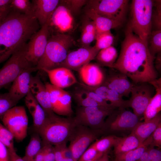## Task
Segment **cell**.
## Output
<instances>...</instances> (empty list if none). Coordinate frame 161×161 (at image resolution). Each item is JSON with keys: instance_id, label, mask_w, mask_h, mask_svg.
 <instances>
[{"instance_id": "obj_19", "label": "cell", "mask_w": 161, "mask_h": 161, "mask_svg": "<svg viewBox=\"0 0 161 161\" xmlns=\"http://www.w3.org/2000/svg\"><path fill=\"white\" fill-rule=\"evenodd\" d=\"M78 84L81 89L97 93L106 101L110 102V104L114 107L124 108L129 107V100H124L123 97L117 92L105 86L90 87L81 83Z\"/></svg>"}, {"instance_id": "obj_47", "label": "cell", "mask_w": 161, "mask_h": 161, "mask_svg": "<svg viewBox=\"0 0 161 161\" xmlns=\"http://www.w3.org/2000/svg\"><path fill=\"white\" fill-rule=\"evenodd\" d=\"M43 161H55L54 147L52 145L48 144Z\"/></svg>"}, {"instance_id": "obj_5", "label": "cell", "mask_w": 161, "mask_h": 161, "mask_svg": "<svg viewBox=\"0 0 161 161\" xmlns=\"http://www.w3.org/2000/svg\"><path fill=\"white\" fill-rule=\"evenodd\" d=\"M154 1L151 0H133L131 5V20L129 25L133 32L148 43L151 32Z\"/></svg>"}, {"instance_id": "obj_32", "label": "cell", "mask_w": 161, "mask_h": 161, "mask_svg": "<svg viewBox=\"0 0 161 161\" xmlns=\"http://www.w3.org/2000/svg\"><path fill=\"white\" fill-rule=\"evenodd\" d=\"M40 136L38 133L32 135L22 157L25 161H35V156L41 148Z\"/></svg>"}, {"instance_id": "obj_28", "label": "cell", "mask_w": 161, "mask_h": 161, "mask_svg": "<svg viewBox=\"0 0 161 161\" xmlns=\"http://www.w3.org/2000/svg\"><path fill=\"white\" fill-rule=\"evenodd\" d=\"M142 144L134 135L130 134L124 137H118L114 147L115 156L137 148Z\"/></svg>"}, {"instance_id": "obj_43", "label": "cell", "mask_w": 161, "mask_h": 161, "mask_svg": "<svg viewBox=\"0 0 161 161\" xmlns=\"http://www.w3.org/2000/svg\"><path fill=\"white\" fill-rule=\"evenodd\" d=\"M152 140L150 147H161V123L159 125L157 128L151 134Z\"/></svg>"}, {"instance_id": "obj_51", "label": "cell", "mask_w": 161, "mask_h": 161, "mask_svg": "<svg viewBox=\"0 0 161 161\" xmlns=\"http://www.w3.org/2000/svg\"><path fill=\"white\" fill-rule=\"evenodd\" d=\"M11 10V7L0 8V22L7 16Z\"/></svg>"}, {"instance_id": "obj_35", "label": "cell", "mask_w": 161, "mask_h": 161, "mask_svg": "<svg viewBox=\"0 0 161 161\" xmlns=\"http://www.w3.org/2000/svg\"><path fill=\"white\" fill-rule=\"evenodd\" d=\"M45 84L49 94L52 111L55 114L59 98L63 89L55 86L48 82H46Z\"/></svg>"}, {"instance_id": "obj_24", "label": "cell", "mask_w": 161, "mask_h": 161, "mask_svg": "<svg viewBox=\"0 0 161 161\" xmlns=\"http://www.w3.org/2000/svg\"><path fill=\"white\" fill-rule=\"evenodd\" d=\"M148 83L154 87L156 92L150 100L144 113V122L154 117L161 110V78H157Z\"/></svg>"}, {"instance_id": "obj_12", "label": "cell", "mask_w": 161, "mask_h": 161, "mask_svg": "<svg viewBox=\"0 0 161 161\" xmlns=\"http://www.w3.org/2000/svg\"><path fill=\"white\" fill-rule=\"evenodd\" d=\"M109 116L101 129L104 133L132 131L139 122V117L131 111L120 108Z\"/></svg>"}, {"instance_id": "obj_57", "label": "cell", "mask_w": 161, "mask_h": 161, "mask_svg": "<svg viewBox=\"0 0 161 161\" xmlns=\"http://www.w3.org/2000/svg\"><path fill=\"white\" fill-rule=\"evenodd\" d=\"M0 161H6L0 159Z\"/></svg>"}, {"instance_id": "obj_1", "label": "cell", "mask_w": 161, "mask_h": 161, "mask_svg": "<svg viewBox=\"0 0 161 161\" xmlns=\"http://www.w3.org/2000/svg\"><path fill=\"white\" fill-rule=\"evenodd\" d=\"M154 58L148 43L136 35L129 25L120 55L112 68L125 75L135 84L149 83L158 76L154 65Z\"/></svg>"}, {"instance_id": "obj_34", "label": "cell", "mask_w": 161, "mask_h": 161, "mask_svg": "<svg viewBox=\"0 0 161 161\" xmlns=\"http://www.w3.org/2000/svg\"><path fill=\"white\" fill-rule=\"evenodd\" d=\"M95 46L99 50L112 46L114 36L110 31L97 33Z\"/></svg>"}, {"instance_id": "obj_2", "label": "cell", "mask_w": 161, "mask_h": 161, "mask_svg": "<svg viewBox=\"0 0 161 161\" xmlns=\"http://www.w3.org/2000/svg\"><path fill=\"white\" fill-rule=\"evenodd\" d=\"M40 26L33 15L21 13L11 8L0 22V64L27 43Z\"/></svg>"}, {"instance_id": "obj_45", "label": "cell", "mask_w": 161, "mask_h": 161, "mask_svg": "<svg viewBox=\"0 0 161 161\" xmlns=\"http://www.w3.org/2000/svg\"><path fill=\"white\" fill-rule=\"evenodd\" d=\"M161 1H157L156 4L157 9L155 14H154V20L155 25L157 28V30H161Z\"/></svg>"}, {"instance_id": "obj_4", "label": "cell", "mask_w": 161, "mask_h": 161, "mask_svg": "<svg viewBox=\"0 0 161 161\" xmlns=\"http://www.w3.org/2000/svg\"><path fill=\"white\" fill-rule=\"evenodd\" d=\"M76 125L74 118L61 117L54 113L47 115L38 133L44 144L55 146L66 143Z\"/></svg>"}, {"instance_id": "obj_41", "label": "cell", "mask_w": 161, "mask_h": 161, "mask_svg": "<svg viewBox=\"0 0 161 161\" xmlns=\"http://www.w3.org/2000/svg\"><path fill=\"white\" fill-rule=\"evenodd\" d=\"M98 153L94 143H93L84 152L77 161H88L95 157Z\"/></svg>"}, {"instance_id": "obj_6", "label": "cell", "mask_w": 161, "mask_h": 161, "mask_svg": "<svg viewBox=\"0 0 161 161\" xmlns=\"http://www.w3.org/2000/svg\"><path fill=\"white\" fill-rule=\"evenodd\" d=\"M103 134L101 129H93L76 124L68 140V149L74 161H77L91 143Z\"/></svg>"}, {"instance_id": "obj_20", "label": "cell", "mask_w": 161, "mask_h": 161, "mask_svg": "<svg viewBox=\"0 0 161 161\" xmlns=\"http://www.w3.org/2000/svg\"><path fill=\"white\" fill-rule=\"evenodd\" d=\"M125 75L119 72H112L105 78L102 85L116 91L123 97H128L133 83Z\"/></svg>"}, {"instance_id": "obj_55", "label": "cell", "mask_w": 161, "mask_h": 161, "mask_svg": "<svg viewBox=\"0 0 161 161\" xmlns=\"http://www.w3.org/2000/svg\"><path fill=\"white\" fill-rule=\"evenodd\" d=\"M159 55L158 57H157V65H156V68L157 69H158V70H160V66H161V64L160 62H161V56L160 54V53H159Z\"/></svg>"}, {"instance_id": "obj_53", "label": "cell", "mask_w": 161, "mask_h": 161, "mask_svg": "<svg viewBox=\"0 0 161 161\" xmlns=\"http://www.w3.org/2000/svg\"><path fill=\"white\" fill-rule=\"evenodd\" d=\"M11 1L12 0H0V8L10 7Z\"/></svg>"}, {"instance_id": "obj_27", "label": "cell", "mask_w": 161, "mask_h": 161, "mask_svg": "<svg viewBox=\"0 0 161 161\" xmlns=\"http://www.w3.org/2000/svg\"><path fill=\"white\" fill-rule=\"evenodd\" d=\"M82 23L81 32L80 39L81 47L90 46V44L95 40L97 30L93 21L85 15Z\"/></svg>"}, {"instance_id": "obj_16", "label": "cell", "mask_w": 161, "mask_h": 161, "mask_svg": "<svg viewBox=\"0 0 161 161\" xmlns=\"http://www.w3.org/2000/svg\"><path fill=\"white\" fill-rule=\"evenodd\" d=\"M30 90L32 96L44 110L47 115L54 113L52 110L48 91L45 84L42 82L40 78L39 73L35 76L32 75Z\"/></svg>"}, {"instance_id": "obj_13", "label": "cell", "mask_w": 161, "mask_h": 161, "mask_svg": "<svg viewBox=\"0 0 161 161\" xmlns=\"http://www.w3.org/2000/svg\"><path fill=\"white\" fill-rule=\"evenodd\" d=\"M50 34L47 22L33 33L26 44L27 59L36 66L43 56Z\"/></svg>"}, {"instance_id": "obj_50", "label": "cell", "mask_w": 161, "mask_h": 161, "mask_svg": "<svg viewBox=\"0 0 161 161\" xmlns=\"http://www.w3.org/2000/svg\"><path fill=\"white\" fill-rule=\"evenodd\" d=\"M9 161H25L18 155L15 149L8 150Z\"/></svg>"}, {"instance_id": "obj_54", "label": "cell", "mask_w": 161, "mask_h": 161, "mask_svg": "<svg viewBox=\"0 0 161 161\" xmlns=\"http://www.w3.org/2000/svg\"><path fill=\"white\" fill-rule=\"evenodd\" d=\"M108 152L104 153L102 156L96 161H109Z\"/></svg>"}, {"instance_id": "obj_18", "label": "cell", "mask_w": 161, "mask_h": 161, "mask_svg": "<svg viewBox=\"0 0 161 161\" xmlns=\"http://www.w3.org/2000/svg\"><path fill=\"white\" fill-rule=\"evenodd\" d=\"M48 75L50 83L61 89L69 87L76 83L77 81L71 70L61 67L47 70L44 69L41 72Z\"/></svg>"}, {"instance_id": "obj_26", "label": "cell", "mask_w": 161, "mask_h": 161, "mask_svg": "<svg viewBox=\"0 0 161 161\" xmlns=\"http://www.w3.org/2000/svg\"><path fill=\"white\" fill-rule=\"evenodd\" d=\"M85 15L94 23L97 33L110 31L111 29L119 27L122 24L101 16L92 8L87 6L85 10Z\"/></svg>"}, {"instance_id": "obj_33", "label": "cell", "mask_w": 161, "mask_h": 161, "mask_svg": "<svg viewBox=\"0 0 161 161\" xmlns=\"http://www.w3.org/2000/svg\"><path fill=\"white\" fill-rule=\"evenodd\" d=\"M118 137L109 135L97 140L94 143L98 152L104 153L108 152L114 146Z\"/></svg>"}, {"instance_id": "obj_40", "label": "cell", "mask_w": 161, "mask_h": 161, "mask_svg": "<svg viewBox=\"0 0 161 161\" xmlns=\"http://www.w3.org/2000/svg\"><path fill=\"white\" fill-rule=\"evenodd\" d=\"M14 139L12 133L0 123V140L6 146L8 150L15 149Z\"/></svg>"}, {"instance_id": "obj_8", "label": "cell", "mask_w": 161, "mask_h": 161, "mask_svg": "<svg viewBox=\"0 0 161 161\" xmlns=\"http://www.w3.org/2000/svg\"><path fill=\"white\" fill-rule=\"evenodd\" d=\"M116 108L113 106H80L77 110L74 119L76 124L93 129H100L103 126L106 117Z\"/></svg>"}, {"instance_id": "obj_29", "label": "cell", "mask_w": 161, "mask_h": 161, "mask_svg": "<svg viewBox=\"0 0 161 161\" xmlns=\"http://www.w3.org/2000/svg\"><path fill=\"white\" fill-rule=\"evenodd\" d=\"M152 140L151 135L138 147L124 153L115 155L114 161H136L150 145Z\"/></svg>"}, {"instance_id": "obj_11", "label": "cell", "mask_w": 161, "mask_h": 161, "mask_svg": "<svg viewBox=\"0 0 161 161\" xmlns=\"http://www.w3.org/2000/svg\"><path fill=\"white\" fill-rule=\"evenodd\" d=\"M128 2L127 0H93L88 1L86 4L87 7L99 14L122 23L125 18Z\"/></svg>"}, {"instance_id": "obj_42", "label": "cell", "mask_w": 161, "mask_h": 161, "mask_svg": "<svg viewBox=\"0 0 161 161\" xmlns=\"http://www.w3.org/2000/svg\"><path fill=\"white\" fill-rule=\"evenodd\" d=\"M72 13H77L82 7L86 4L87 1L80 0H65Z\"/></svg>"}, {"instance_id": "obj_37", "label": "cell", "mask_w": 161, "mask_h": 161, "mask_svg": "<svg viewBox=\"0 0 161 161\" xmlns=\"http://www.w3.org/2000/svg\"><path fill=\"white\" fill-rule=\"evenodd\" d=\"M150 46L149 49L151 55L154 57L155 54L161 52V30H157L151 32L149 37Z\"/></svg>"}, {"instance_id": "obj_3", "label": "cell", "mask_w": 161, "mask_h": 161, "mask_svg": "<svg viewBox=\"0 0 161 161\" xmlns=\"http://www.w3.org/2000/svg\"><path fill=\"white\" fill-rule=\"evenodd\" d=\"M74 42L72 37L67 34L50 35L44 52L35 66L37 70L41 72L59 67Z\"/></svg>"}, {"instance_id": "obj_56", "label": "cell", "mask_w": 161, "mask_h": 161, "mask_svg": "<svg viewBox=\"0 0 161 161\" xmlns=\"http://www.w3.org/2000/svg\"><path fill=\"white\" fill-rule=\"evenodd\" d=\"M103 154V153L98 152L95 157L88 161H96Z\"/></svg>"}, {"instance_id": "obj_25", "label": "cell", "mask_w": 161, "mask_h": 161, "mask_svg": "<svg viewBox=\"0 0 161 161\" xmlns=\"http://www.w3.org/2000/svg\"><path fill=\"white\" fill-rule=\"evenodd\" d=\"M161 123V115L160 113L156 116L146 121L139 122L131 131L133 134L142 144L151 136Z\"/></svg>"}, {"instance_id": "obj_10", "label": "cell", "mask_w": 161, "mask_h": 161, "mask_svg": "<svg viewBox=\"0 0 161 161\" xmlns=\"http://www.w3.org/2000/svg\"><path fill=\"white\" fill-rule=\"evenodd\" d=\"M47 22L50 35L66 34L73 29L75 24L73 14L65 0H60Z\"/></svg>"}, {"instance_id": "obj_30", "label": "cell", "mask_w": 161, "mask_h": 161, "mask_svg": "<svg viewBox=\"0 0 161 161\" xmlns=\"http://www.w3.org/2000/svg\"><path fill=\"white\" fill-rule=\"evenodd\" d=\"M117 56L116 49L112 45L100 50L95 58L100 64L112 68Z\"/></svg>"}, {"instance_id": "obj_14", "label": "cell", "mask_w": 161, "mask_h": 161, "mask_svg": "<svg viewBox=\"0 0 161 161\" xmlns=\"http://www.w3.org/2000/svg\"><path fill=\"white\" fill-rule=\"evenodd\" d=\"M148 83L133 84L131 91V97L129 100V106L133 113L138 117L143 115L149 102L152 97L153 89Z\"/></svg>"}, {"instance_id": "obj_52", "label": "cell", "mask_w": 161, "mask_h": 161, "mask_svg": "<svg viewBox=\"0 0 161 161\" xmlns=\"http://www.w3.org/2000/svg\"><path fill=\"white\" fill-rule=\"evenodd\" d=\"M136 161H151L149 154L147 149Z\"/></svg>"}, {"instance_id": "obj_38", "label": "cell", "mask_w": 161, "mask_h": 161, "mask_svg": "<svg viewBox=\"0 0 161 161\" xmlns=\"http://www.w3.org/2000/svg\"><path fill=\"white\" fill-rule=\"evenodd\" d=\"M74 97L76 102L81 106H103L89 97L81 89L75 92Z\"/></svg>"}, {"instance_id": "obj_44", "label": "cell", "mask_w": 161, "mask_h": 161, "mask_svg": "<svg viewBox=\"0 0 161 161\" xmlns=\"http://www.w3.org/2000/svg\"><path fill=\"white\" fill-rule=\"evenodd\" d=\"M81 89L89 97L93 99L101 105L106 107L113 106L110 103H108V102L104 100L99 95L95 92L82 89Z\"/></svg>"}, {"instance_id": "obj_15", "label": "cell", "mask_w": 161, "mask_h": 161, "mask_svg": "<svg viewBox=\"0 0 161 161\" xmlns=\"http://www.w3.org/2000/svg\"><path fill=\"white\" fill-rule=\"evenodd\" d=\"M99 51L95 46L81 47L68 53L59 67H64L71 70L78 71L83 66L95 59Z\"/></svg>"}, {"instance_id": "obj_21", "label": "cell", "mask_w": 161, "mask_h": 161, "mask_svg": "<svg viewBox=\"0 0 161 161\" xmlns=\"http://www.w3.org/2000/svg\"><path fill=\"white\" fill-rule=\"evenodd\" d=\"M78 71L83 83L89 86L102 85L105 78L103 72L96 64L89 63L83 66Z\"/></svg>"}, {"instance_id": "obj_23", "label": "cell", "mask_w": 161, "mask_h": 161, "mask_svg": "<svg viewBox=\"0 0 161 161\" xmlns=\"http://www.w3.org/2000/svg\"><path fill=\"white\" fill-rule=\"evenodd\" d=\"M25 102L32 118L34 129L38 133L46 120L47 114L30 91L25 97Z\"/></svg>"}, {"instance_id": "obj_9", "label": "cell", "mask_w": 161, "mask_h": 161, "mask_svg": "<svg viewBox=\"0 0 161 161\" xmlns=\"http://www.w3.org/2000/svg\"><path fill=\"white\" fill-rule=\"evenodd\" d=\"M2 121L16 140L21 141L26 138L28 119L24 106H15L9 109L2 116Z\"/></svg>"}, {"instance_id": "obj_31", "label": "cell", "mask_w": 161, "mask_h": 161, "mask_svg": "<svg viewBox=\"0 0 161 161\" xmlns=\"http://www.w3.org/2000/svg\"><path fill=\"white\" fill-rule=\"evenodd\" d=\"M72 100L70 94L63 90L59 98L55 114L59 115L71 116L73 112Z\"/></svg>"}, {"instance_id": "obj_39", "label": "cell", "mask_w": 161, "mask_h": 161, "mask_svg": "<svg viewBox=\"0 0 161 161\" xmlns=\"http://www.w3.org/2000/svg\"><path fill=\"white\" fill-rule=\"evenodd\" d=\"M18 101L12 98L8 92L0 93V117L16 106Z\"/></svg>"}, {"instance_id": "obj_22", "label": "cell", "mask_w": 161, "mask_h": 161, "mask_svg": "<svg viewBox=\"0 0 161 161\" xmlns=\"http://www.w3.org/2000/svg\"><path fill=\"white\" fill-rule=\"evenodd\" d=\"M58 0H33V15L42 27L47 21L52 13L58 5Z\"/></svg>"}, {"instance_id": "obj_17", "label": "cell", "mask_w": 161, "mask_h": 161, "mask_svg": "<svg viewBox=\"0 0 161 161\" xmlns=\"http://www.w3.org/2000/svg\"><path fill=\"white\" fill-rule=\"evenodd\" d=\"M37 71L35 66L27 69L21 72L13 82L8 93L13 99L19 101L25 97L30 90L31 73Z\"/></svg>"}, {"instance_id": "obj_49", "label": "cell", "mask_w": 161, "mask_h": 161, "mask_svg": "<svg viewBox=\"0 0 161 161\" xmlns=\"http://www.w3.org/2000/svg\"><path fill=\"white\" fill-rule=\"evenodd\" d=\"M48 145V144H44V145L41 147L35 156L34 158L35 161H43L44 156Z\"/></svg>"}, {"instance_id": "obj_48", "label": "cell", "mask_w": 161, "mask_h": 161, "mask_svg": "<svg viewBox=\"0 0 161 161\" xmlns=\"http://www.w3.org/2000/svg\"><path fill=\"white\" fill-rule=\"evenodd\" d=\"M0 159L9 161V153L7 148L0 140Z\"/></svg>"}, {"instance_id": "obj_46", "label": "cell", "mask_w": 161, "mask_h": 161, "mask_svg": "<svg viewBox=\"0 0 161 161\" xmlns=\"http://www.w3.org/2000/svg\"><path fill=\"white\" fill-rule=\"evenodd\" d=\"M149 154L151 161H161L160 150L150 147L147 149Z\"/></svg>"}, {"instance_id": "obj_36", "label": "cell", "mask_w": 161, "mask_h": 161, "mask_svg": "<svg viewBox=\"0 0 161 161\" xmlns=\"http://www.w3.org/2000/svg\"><path fill=\"white\" fill-rule=\"evenodd\" d=\"M10 7L13 10L21 13L33 15L32 4L29 0H12Z\"/></svg>"}, {"instance_id": "obj_7", "label": "cell", "mask_w": 161, "mask_h": 161, "mask_svg": "<svg viewBox=\"0 0 161 161\" xmlns=\"http://www.w3.org/2000/svg\"><path fill=\"white\" fill-rule=\"evenodd\" d=\"M26 44L16 51L0 69V90L13 83L24 71L35 67L26 58Z\"/></svg>"}]
</instances>
